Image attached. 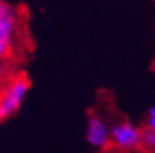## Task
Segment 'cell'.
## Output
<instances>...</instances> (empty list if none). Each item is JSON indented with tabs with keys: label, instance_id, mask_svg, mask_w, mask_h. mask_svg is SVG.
<instances>
[{
	"label": "cell",
	"instance_id": "1",
	"mask_svg": "<svg viewBox=\"0 0 155 153\" xmlns=\"http://www.w3.org/2000/svg\"><path fill=\"white\" fill-rule=\"evenodd\" d=\"M30 87V79L24 73H20L12 77L6 87L0 90V121L8 120L20 110Z\"/></svg>",
	"mask_w": 155,
	"mask_h": 153
},
{
	"label": "cell",
	"instance_id": "2",
	"mask_svg": "<svg viewBox=\"0 0 155 153\" xmlns=\"http://www.w3.org/2000/svg\"><path fill=\"white\" fill-rule=\"evenodd\" d=\"M110 143L118 152L141 150V128L130 120H120L110 126Z\"/></svg>",
	"mask_w": 155,
	"mask_h": 153
},
{
	"label": "cell",
	"instance_id": "3",
	"mask_svg": "<svg viewBox=\"0 0 155 153\" xmlns=\"http://www.w3.org/2000/svg\"><path fill=\"white\" fill-rule=\"evenodd\" d=\"M86 141L94 149L106 152L111 149L110 143V126L99 114L89 113L86 125Z\"/></svg>",
	"mask_w": 155,
	"mask_h": 153
},
{
	"label": "cell",
	"instance_id": "4",
	"mask_svg": "<svg viewBox=\"0 0 155 153\" xmlns=\"http://www.w3.org/2000/svg\"><path fill=\"white\" fill-rule=\"evenodd\" d=\"M18 25V14L12 4L0 2V38L13 45V37Z\"/></svg>",
	"mask_w": 155,
	"mask_h": 153
},
{
	"label": "cell",
	"instance_id": "5",
	"mask_svg": "<svg viewBox=\"0 0 155 153\" xmlns=\"http://www.w3.org/2000/svg\"><path fill=\"white\" fill-rule=\"evenodd\" d=\"M141 150L155 152V133L150 128H141Z\"/></svg>",
	"mask_w": 155,
	"mask_h": 153
},
{
	"label": "cell",
	"instance_id": "6",
	"mask_svg": "<svg viewBox=\"0 0 155 153\" xmlns=\"http://www.w3.org/2000/svg\"><path fill=\"white\" fill-rule=\"evenodd\" d=\"M12 49H13L12 44H8V42H6L4 40L0 38V61L4 62L6 59H8L10 55H12Z\"/></svg>",
	"mask_w": 155,
	"mask_h": 153
},
{
	"label": "cell",
	"instance_id": "7",
	"mask_svg": "<svg viewBox=\"0 0 155 153\" xmlns=\"http://www.w3.org/2000/svg\"><path fill=\"white\" fill-rule=\"evenodd\" d=\"M147 128H150L155 133V117H147Z\"/></svg>",
	"mask_w": 155,
	"mask_h": 153
},
{
	"label": "cell",
	"instance_id": "8",
	"mask_svg": "<svg viewBox=\"0 0 155 153\" xmlns=\"http://www.w3.org/2000/svg\"><path fill=\"white\" fill-rule=\"evenodd\" d=\"M147 117H155V105H152L151 108L148 110V114H147Z\"/></svg>",
	"mask_w": 155,
	"mask_h": 153
},
{
	"label": "cell",
	"instance_id": "9",
	"mask_svg": "<svg viewBox=\"0 0 155 153\" xmlns=\"http://www.w3.org/2000/svg\"><path fill=\"white\" fill-rule=\"evenodd\" d=\"M4 73V62L0 61V79H2V76H3Z\"/></svg>",
	"mask_w": 155,
	"mask_h": 153
},
{
	"label": "cell",
	"instance_id": "10",
	"mask_svg": "<svg viewBox=\"0 0 155 153\" xmlns=\"http://www.w3.org/2000/svg\"><path fill=\"white\" fill-rule=\"evenodd\" d=\"M154 69H155V62H154Z\"/></svg>",
	"mask_w": 155,
	"mask_h": 153
}]
</instances>
